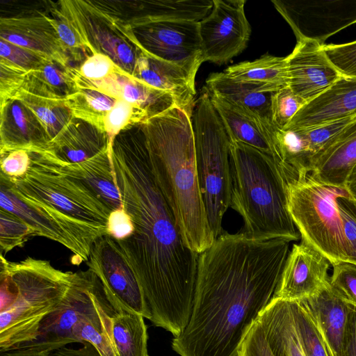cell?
<instances>
[{
    "instance_id": "836d02e7",
    "label": "cell",
    "mask_w": 356,
    "mask_h": 356,
    "mask_svg": "<svg viewBox=\"0 0 356 356\" xmlns=\"http://www.w3.org/2000/svg\"><path fill=\"white\" fill-rule=\"evenodd\" d=\"M305 104L289 87L273 93L270 102L273 125L277 129H284Z\"/></svg>"
},
{
    "instance_id": "ac0fdd59",
    "label": "cell",
    "mask_w": 356,
    "mask_h": 356,
    "mask_svg": "<svg viewBox=\"0 0 356 356\" xmlns=\"http://www.w3.org/2000/svg\"><path fill=\"white\" fill-rule=\"evenodd\" d=\"M356 164V118L332 138L312 159L308 173L326 185L345 188Z\"/></svg>"
},
{
    "instance_id": "8d00e7d4",
    "label": "cell",
    "mask_w": 356,
    "mask_h": 356,
    "mask_svg": "<svg viewBox=\"0 0 356 356\" xmlns=\"http://www.w3.org/2000/svg\"><path fill=\"white\" fill-rule=\"evenodd\" d=\"M331 284L356 306V264L339 261L332 265Z\"/></svg>"
},
{
    "instance_id": "4316f807",
    "label": "cell",
    "mask_w": 356,
    "mask_h": 356,
    "mask_svg": "<svg viewBox=\"0 0 356 356\" xmlns=\"http://www.w3.org/2000/svg\"><path fill=\"white\" fill-rule=\"evenodd\" d=\"M144 318L130 312H116L112 316V338L117 356H149Z\"/></svg>"
},
{
    "instance_id": "d6986e66",
    "label": "cell",
    "mask_w": 356,
    "mask_h": 356,
    "mask_svg": "<svg viewBox=\"0 0 356 356\" xmlns=\"http://www.w3.org/2000/svg\"><path fill=\"white\" fill-rule=\"evenodd\" d=\"M137 79L146 84L169 92L177 106L192 118L196 91L195 74L184 68L152 57L144 52L135 65Z\"/></svg>"
},
{
    "instance_id": "7bdbcfd3",
    "label": "cell",
    "mask_w": 356,
    "mask_h": 356,
    "mask_svg": "<svg viewBox=\"0 0 356 356\" xmlns=\"http://www.w3.org/2000/svg\"><path fill=\"white\" fill-rule=\"evenodd\" d=\"M340 356H356V306L351 303Z\"/></svg>"
},
{
    "instance_id": "5b68a950",
    "label": "cell",
    "mask_w": 356,
    "mask_h": 356,
    "mask_svg": "<svg viewBox=\"0 0 356 356\" xmlns=\"http://www.w3.org/2000/svg\"><path fill=\"white\" fill-rule=\"evenodd\" d=\"M230 141V207L243 218L242 232L255 238L300 239L288 209V183L273 158Z\"/></svg>"
},
{
    "instance_id": "484cf974",
    "label": "cell",
    "mask_w": 356,
    "mask_h": 356,
    "mask_svg": "<svg viewBox=\"0 0 356 356\" xmlns=\"http://www.w3.org/2000/svg\"><path fill=\"white\" fill-rule=\"evenodd\" d=\"M116 311L108 300L76 324L72 332V343L88 342L100 356H117L111 331V318Z\"/></svg>"
},
{
    "instance_id": "9a60e30c",
    "label": "cell",
    "mask_w": 356,
    "mask_h": 356,
    "mask_svg": "<svg viewBox=\"0 0 356 356\" xmlns=\"http://www.w3.org/2000/svg\"><path fill=\"white\" fill-rule=\"evenodd\" d=\"M329 260L308 243L293 245L273 298L293 301L317 292L329 280Z\"/></svg>"
},
{
    "instance_id": "ffe728a7",
    "label": "cell",
    "mask_w": 356,
    "mask_h": 356,
    "mask_svg": "<svg viewBox=\"0 0 356 356\" xmlns=\"http://www.w3.org/2000/svg\"><path fill=\"white\" fill-rule=\"evenodd\" d=\"M204 88L209 93L271 124V95L282 89L272 84L236 79L224 72L211 74Z\"/></svg>"
},
{
    "instance_id": "d4e9b609",
    "label": "cell",
    "mask_w": 356,
    "mask_h": 356,
    "mask_svg": "<svg viewBox=\"0 0 356 356\" xmlns=\"http://www.w3.org/2000/svg\"><path fill=\"white\" fill-rule=\"evenodd\" d=\"M257 320L274 356H306L294 326L288 300L272 298Z\"/></svg>"
},
{
    "instance_id": "d590c367",
    "label": "cell",
    "mask_w": 356,
    "mask_h": 356,
    "mask_svg": "<svg viewBox=\"0 0 356 356\" xmlns=\"http://www.w3.org/2000/svg\"><path fill=\"white\" fill-rule=\"evenodd\" d=\"M1 60L27 73L38 69L47 60L22 47L1 39Z\"/></svg>"
},
{
    "instance_id": "ba28073f",
    "label": "cell",
    "mask_w": 356,
    "mask_h": 356,
    "mask_svg": "<svg viewBox=\"0 0 356 356\" xmlns=\"http://www.w3.org/2000/svg\"><path fill=\"white\" fill-rule=\"evenodd\" d=\"M345 188L324 184L309 174L287 187L288 209L300 234L330 262L346 261L338 197Z\"/></svg>"
},
{
    "instance_id": "b9f144b4",
    "label": "cell",
    "mask_w": 356,
    "mask_h": 356,
    "mask_svg": "<svg viewBox=\"0 0 356 356\" xmlns=\"http://www.w3.org/2000/svg\"><path fill=\"white\" fill-rule=\"evenodd\" d=\"M61 43L68 48H79L84 44L81 35L68 20L50 19Z\"/></svg>"
},
{
    "instance_id": "5bb4252c",
    "label": "cell",
    "mask_w": 356,
    "mask_h": 356,
    "mask_svg": "<svg viewBox=\"0 0 356 356\" xmlns=\"http://www.w3.org/2000/svg\"><path fill=\"white\" fill-rule=\"evenodd\" d=\"M106 300L102 285L91 270L75 272L66 296L42 321L38 337L33 342L42 343L54 351L72 343V332L76 324Z\"/></svg>"
},
{
    "instance_id": "603a6c76",
    "label": "cell",
    "mask_w": 356,
    "mask_h": 356,
    "mask_svg": "<svg viewBox=\"0 0 356 356\" xmlns=\"http://www.w3.org/2000/svg\"><path fill=\"white\" fill-rule=\"evenodd\" d=\"M59 161L69 175L85 184L111 211L123 208L112 160V146L82 162Z\"/></svg>"
},
{
    "instance_id": "7402d4cb",
    "label": "cell",
    "mask_w": 356,
    "mask_h": 356,
    "mask_svg": "<svg viewBox=\"0 0 356 356\" xmlns=\"http://www.w3.org/2000/svg\"><path fill=\"white\" fill-rule=\"evenodd\" d=\"M209 95L225 126L229 140L253 147L274 159L276 128L273 124L264 122L216 95Z\"/></svg>"
},
{
    "instance_id": "74e56055",
    "label": "cell",
    "mask_w": 356,
    "mask_h": 356,
    "mask_svg": "<svg viewBox=\"0 0 356 356\" xmlns=\"http://www.w3.org/2000/svg\"><path fill=\"white\" fill-rule=\"evenodd\" d=\"M117 65L108 56L95 52L88 57L81 65L79 74L83 78L97 81L120 71Z\"/></svg>"
},
{
    "instance_id": "6da1fadb",
    "label": "cell",
    "mask_w": 356,
    "mask_h": 356,
    "mask_svg": "<svg viewBox=\"0 0 356 356\" xmlns=\"http://www.w3.org/2000/svg\"><path fill=\"white\" fill-rule=\"evenodd\" d=\"M123 209L133 234L116 241L140 284L150 321L174 337L192 312L199 254L185 244L154 178L145 136L112 147Z\"/></svg>"
},
{
    "instance_id": "7dc6e473",
    "label": "cell",
    "mask_w": 356,
    "mask_h": 356,
    "mask_svg": "<svg viewBox=\"0 0 356 356\" xmlns=\"http://www.w3.org/2000/svg\"><path fill=\"white\" fill-rule=\"evenodd\" d=\"M48 356H53L51 353Z\"/></svg>"
},
{
    "instance_id": "30bf717a",
    "label": "cell",
    "mask_w": 356,
    "mask_h": 356,
    "mask_svg": "<svg viewBox=\"0 0 356 356\" xmlns=\"http://www.w3.org/2000/svg\"><path fill=\"white\" fill-rule=\"evenodd\" d=\"M87 264L116 312L136 313L150 320L138 279L113 238L105 235L97 239Z\"/></svg>"
},
{
    "instance_id": "e575fe53",
    "label": "cell",
    "mask_w": 356,
    "mask_h": 356,
    "mask_svg": "<svg viewBox=\"0 0 356 356\" xmlns=\"http://www.w3.org/2000/svg\"><path fill=\"white\" fill-rule=\"evenodd\" d=\"M323 48L341 76L356 79V40L340 44H324Z\"/></svg>"
},
{
    "instance_id": "1f68e13d",
    "label": "cell",
    "mask_w": 356,
    "mask_h": 356,
    "mask_svg": "<svg viewBox=\"0 0 356 356\" xmlns=\"http://www.w3.org/2000/svg\"><path fill=\"white\" fill-rule=\"evenodd\" d=\"M346 261L356 264V200L346 191L337 200Z\"/></svg>"
},
{
    "instance_id": "ab89813d",
    "label": "cell",
    "mask_w": 356,
    "mask_h": 356,
    "mask_svg": "<svg viewBox=\"0 0 356 356\" xmlns=\"http://www.w3.org/2000/svg\"><path fill=\"white\" fill-rule=\"evenodd\" d=\"M31 163L29 152L24 149L1 154V174L9 177H19L28 170Z\"/></svg>"
},
{
    "instance_id": "2e32d148",
    "label": "cell",
    "mask_w": 356,
    "mask_h": 356,
    "mask_svg": "<svg viewBox=\"0 0 356 356\" xmlns=\"http://www.w3.org/2000/svg\"><path fill=\"white\" fill-rule=\"evenodd\" d=\"M323 45L309 40H299L292 52L286 56L289 87L306 103L341 76L327 58Z\"/></svg>"
},
{
    "instance_id": "cb8c5ba5",
    "label": "cell",
    "mask_w": 356,
    "mask_h": 356,
    "mask_svg": "<svg viewBox=\"0 0 356 356\" xmlns=\"http://www.w3.org/2000/svg\"><path fill=\"white\" fill-rule=\"evenodd\" d=\"M47 20V18L42 19L37 29L35 28L36 19H6L5 27H1V39L65 66V47L58 38L56 31L53 26L46 29L42 28Z\"/></svg>"
},
{
    "instance_id": "7c38bea8",
    "label": "cell",
    "mask_w": 356,
    "mask_h": 356,
    "mask_svg": "<svg viewBox=\"0 0 356 356\" xmlns=\"http://www.w3.org/2000/svg\"><path fill=\"white\" fill-rule=\"evenodd\" d=\"M137 33L143 52L152 57L179 65L195 75L204 62L199 22H141Z\"/></svg>"
},
{
    "instance_id": "9c48e42d",
    "label": "cell",
    "mask_w": 356,
    "mask_h": 356,
    "mask_svg": "<svg viewBox=\"0 0 356 356\" xmlns=\"http://www.w3.org/2000/svg\"><path fill=\"white\" fill-rule=\"evenodd\" d=\"M0 206L24 220L35 236L45 237L69 249L74 254L72 263L76 265L88 261L94 243L105 236L97 228L17 188L1 176Z\"/></svg>"
},
{
    "instance_id": "52a82bcc",
    "label": "cell",
    "mask_w": 356,
    "mask_h": 356,
    "mask_svg": "<svg viewBox=\"0 0 356 356\" xmlns=\"http://www.w3.org/2000/svg\"><path fill=\"white\" fill-rule=\"evenodd\" d=\"M29 152L31 163L23 175L0 176L17 188L108 235L111 211L85 184L69 175L51 152Z\"/></svg>"
},
{
    "instance_id": "4dcf8cb0",
    "label": "cell",
    "mask_w": 356,
    "mask_h": 356,
    "mask_svg": "<svg viewBox=\"0 0 356 356\" xmlns=\"http://www.w3.org/2000/svg\"><path fill=\"white\" fill-rule=\"evenodd\" d=\"M147 120L148 115L143 109L118 99L104 118L103 132L106 134L109 144L113 145L114 137L129 123Z\"/></svg>"
},
{
    "instance_id": "8fae6325",
    "label": "cell",
    "mask_w": 356,
    "mask_h": 356,
    "mask_svg": "<svg viewBox=\"0 0 356 356\" xmlns=\"http://www.w3.org/2000/svg\"><path fill=\"white\" fill-rule=\"evenodd\" d=\"M297 41L323 45L330 36L356 23V0H273Z\"/></svg>"
},
{
    "instance_id": "ee69618b",
    "label": "cell",
    "mask_w": 356,
    "mask_h": 356,
    "mask_svg": "<svg viewBox=\"0 0 356 356\" xmlns=\"http://www.w3.org/2000/svg\"><path fill=\"white\" fill-rule=\"evenodd\" d=\"M51 354L53 356H100L95 346L88 342H83L77 348L66 346L55 350Z\"/></svg>"
},
{
    "instance_id": "f546056e",
    "label": "cell",
    "mask_w": 356,
    "mask_h": 356,
    "mask_svg": "<svg viewBox=\"0 0 356 356\" xmlns=\"http://www.w3.org/2000/svg\"><path fill=\"white\" fill-rule=\"evenodd\" d=\"M289 304L294 326L305 355L333 356L316 323L302 301H289Z\"/></svg>"
},
{
    "instance_id": "7a4b0ae2",
    "label": "cell",
    "mask_w": 356,
    "mask_h": 356,
    "mask_svg": "<svg viewBox=\"0 0 356 356\" xmlns=\"http://www.w3.org/2000/svg\"><path fill=\"white\" fill-rule=\"evenodd\" d=\"M289 243L242 232L218 236L199 254L191 315L172 350L179 356H237L273 296Z\"/></svg>"
},
{
    "instance_id": "f1b7e54d",
    "label": "cell",
    "mask_w": 356,
    "mask_h": 356,
    "mask_svg": "<svg viewBox=\"0 0 356 356\" xmlns=\"http://www.w3.org/2000/svg\"><path fill=\"white\" fill-rule=\"evenodd\" d=\"M65 99V105L72 115L81 118L103 131V120L111 109L116 99L96 89L78 86Z\"/></svg>"
},
{
    "instance_id": "8992f818",
    "label": "cell",
    "mask_w": 356,
    "mask_h": 356,
    "mask_svg": "<svg viewBox=\"0 0 356 356\" xmlns=\"http://www.w3.org/2000/svg\"><path fill=\"white\" fill-rule=\"evenodd\" d=\"M191 119L200 188L208 222L216 238L223 232L222 218L230 207V141L206 89L195 102Z\"/></svg>"
},
{
    "instance_id": "bcb514c9",
    "label": "cell",
    "mask_w": 356,
    "mask_h": 356,
    "mask_svg": "<svg viewBox=\"0 0 356 356\" xmlns=\"http://www.w3.org/2000/svg\"><path fill=\"white\" fill-rule=\"evenodd\" d=\"M344 187L348 194L356 200V164L349 173Z\"/></svg>"
},
{
    "instance_id": "60d3db41",
    "label": "cell",
    "mask_w": 356,
    "mask_h": 356,
    "mask_svg": "<svg viewBox=\"0 0 356 356\" xmlns=\"http://www.w3.org/2000/svg\"><path fill=\"white\" fill-rule=\"evenodd\" d=\"M134 230L131 217L122 208L111 211L107 224L108 235L115 241L130 236Z\"/></svg>"
},
{
    "instance_id": "83f0119b",
    "label": "cell",
    "mask_w": 356,
    "mask_h": 356,
    "mask_svg": "<svg viewBox=\"0 0 356 356\" xmlns=\"http://www.w3.org/2000/svg\"><path fill=\"white\" fill-rule=\"evenodd\" d=\"M224 72L246 81L272 84L280 88L289 87V73L286 57L264 54L260 58L229 66Z\"/></svg>"
},
{
    "instance_id": "f6af8a7d",
    "label": "cell",
    "mask_w": 356,
    "mask_h": 356,
    "mask_svg": "<svg viewBox=\"0 0 356 356\" xmlns=\"http://www.w3.org/2000/svg\"><path fill=\"white\" fill-rule=\"evenodd\" d=\"M113 54L115 55L118 61L125 65L131 64L135 67L136 62L134 60V54L131 48L126 43H119L115 48Z\"/></svg>"
},
{
    "instance_id": "d6a6232c",
    "label": "cell",
    "mask_w": 356,
    "mask_h": 356,
    "mask_svg": "<svg viewBox=\"0 0 356 356\" xmlns=\"http://www.w3.org/2000/svg\"><path fill=\"white\" fill-rule=\"evenodd\" d=\"M33 230L20 218L13 213L0 209V250L1 254L23 246Z\"/></svg>"
},
{
    "instance_id": "4fadbf2b",
    "label": "cell",
    "mask_w": 356,
    "mask_h": 356,
    "mask_svg": "<svg viewBox=\"0 0 356 356\" xmlns=\"http://www.w3.org/2000/svg\"><path fill=\"white\" fill-rule=\"evenodd\" d=\"M245 0H213L209 14L199 22L203 60L224 64L247 47L251 26Z\"/></svg>"
},
{
    "instance_id": "f35d334b",
    "label": "cell",
    "mask_w": 356,
    "mask_h": 356,
    "mask_svg": "<svg viewBox=\"0 0 356 356\" xmlns=\"http://www.w3.org/2000/svg\"><path fill=\"white\" fill-rule=\"evenodd\" d=\"M237 356H274L257 319L245 337Z\"/></svg>"
},
{
    "instance_id": "e0dca14e",
    "label": "cell",
    "mask_w": 356,
    "mask_h": 356,
    "mask_svg": "<svg viewBox=\"0 0 356 356\" xmlns=\"http://www.w3.org/2000/svg\"><path fill=\"white\" fill-rule=\"evenodd\" d=\"M354 116L356 79L341 76L327 90L307 102L284 129H312Z\"/></svg>"
},
{
    "instance_id": "3957f363",
    "label": "cell",
    "mask_w": 356,
    "mask_h": 356,
    "mask_svg": "<svg viewBox=\"0 0 356 356\" xmlns=\"http://www.w3.org/2000/svg\"><path fill=\"white\" fill-rule=\"evenodd\" d=\"M143 131L156 181L185 244L200 254L216 238L198 181L192 119L174 106L147 120Z\"/></svg>"
},
{
    "instance_id": "44dd1931",
    "label": "cell",
    "mask_w": 356,
    "mask_h": 356,
    "mask_svg": "<svg viewBox=\"0 0 356 356\" xmlns=\"http://www.w3.org/2000/svg\"><path fill=\"white\" fill-rule=\"evenodd\" d=\"M333 356H340L351 303L330 280L314 294L302 299Z\"/></svg>"
},
{
    "instance_id": "277c9868",
    "label": "cell",
    "mask_w": 356,
    "mask_h": 356,
    "mask_svg": "<svg viewBox=\"0 0 356 356\" xmlns=\"http://www.w3.org/2000/svg\"><path fill=\"white\" fill-rule=\"evenodd\" d=\"M0 352L37 340L42 321L60 305L75 277L49 261L0 257Z\"/></svg>"
}]
</instances>
